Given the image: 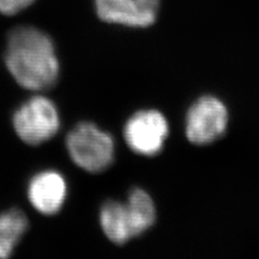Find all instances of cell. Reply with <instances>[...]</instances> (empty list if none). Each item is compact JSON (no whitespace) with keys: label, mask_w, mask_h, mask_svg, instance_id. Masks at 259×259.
<instances>
[{"label":"cell","mask_w":259,"mask_h":259,"mask_svg":"<svg viewBox=\"0 0 259 259\" xmlns=\"http://www.w3.org/2000/svg\"><path fill=\"white\" fill-rule=\"evenodd\" d=\"M5 62L16 82L29 91L49 90L60 76L52 39L36 27L20 26L9 32Z\"/></svg>","instance_id":"cell-1"},{"label":"cell","mask_w":259,"mask_h":259,"mask_svg":"<svg viewBox=\"0 0 259 259\" xmlns=\"http://www.w3.org/2000/svg\"><path fill=\"white\" fill-rule=\"evenodd\" d=\"M66 147L74 163L89 173L107 169L115 157L112 136L91 122L77 124L66 137Z\"/></svg>","instance_id":"cell-2"},{"label":"cell","mask_w":259,"mask_h":259,"mask_svg":"<svg viewBox=\"0 0 259 259\" xmlns=\"http://www.w3.org/2000/svg\"><path fill=\"white\" fill-rule=\"evenodd\" d=\"M12 123L24 143L37 146L53 139L59 132L61 120L55 104L46 96L36 95L14 112Z\"/></svg>","instance_id":"cell-3"},{"label":"cell","mask_w":259,"mask_h":259,"mask_svg":"<svg viewBox=\"0 0 259 259\" xmlns=\"http://www.w3.org/2000/svg\"><path fill=\"white\" fill-rule=\"evenodd\" d=\"M228 120V110L222 101L214 96H203L187 112L186 136L194 145L212 144L225 134Z\"/></svg>","instance_id":"cell-4"},{"label":"cell","mask_w":259,"mask_h":259,"mask_svg":"<svg viewBox=\"0 0 259 259\" xmlns=\"http://www.w3.org/2000/svg\"><path fill=\"white\" fill-rule=\"evenodd\" d=\"M124 141L137 155L153 157L163 149L168 135V123L158 110H141L124 125Z\"/></svg>","instance_id":"cell-5"},{"label":"cell","mask_w":259,"mask_h":259,"mask_svg":"<svg viewBox=\"0 0 259 259\" xmlns=\"http://www.w3.org/2000/svg\"><path fill=\"white\" fill-rule=\"evenodd\" d=\"M27 196L30 204L39 213L51 216L59 213L67 197V185L56 171H44L31 178Z\"/></svg>","instance_id":"cell-6"},{"label":"cell","mask_w":259,"mask_h":259,"mask_svg":"<svg viewBox=\"0 0 259 259\" xmlns=\"http://www.w3.org/2000/svg\"><path fill=\"white\" fill-rule=\"evenodd\" d=\"M99 18L126 27H148L157 20V11L136 0H94Z\"/></svg>","instance_id":"cell-7"},{"label":"cell","mask_w":259,"mask_h":259,"mask_svg":"<svg viewBox=\"0 0 259 259\" xmlns=\"http://www.w3.org/2000/svg\"><path fill=\"white\" fill-rule=\"evenodd\" d=\"M100 224L105 236L117 245L125 244L135 238L125 203L118 201L106 202L101 209Z\"/></svg>","instance_id":"cell-8"},{"label":"cell","mask_w":259,"mask_h":259,"mask_svg":"<svg viewBox=\"0 0 259 259\" xmlns=\"http://www.w3.org/2000/svg\"><path fill=\"white\" fill-rule=\"evenodd\" d=\"M27 217L20 209L0 214V259L9 258L27 231Z\"/></svg>","instance_id":"cell-9"},{"label":"cell","mask_w":259,"mask_h":259,"mask_svg":"<svg viewBox=\"0 0 259 259\" xmlns=\"http://www.w3.org/2000/svg\"><path fill=\"white\" fill-rule=\"evenodd\" d=\"M125 204L135 237L141 236L155 225L156 206L147 192L140 188L133 189Z\"/></svg>","instance_id":"cell-10"},{"label":"cell","mask_w":259,"mask_h":259,"mask_svg":"<svg viewBox=\"0 0 259 259\" xmlns=\"http://www.w3.org/2000/svg\"><path fill=\"white\" fill-rule=\"evenodd\" d=\"M35 0H0V13L14 15L28 8Z\"/></svg>","instance_id":"cell-11"},{"label":"cell","mask_w":259,"mask_h":259,"mask_svg":"<svg viewBox=\"0 0 259 259\" xmlns=\"http://www.w3.org/2000/svg\"><path fill=\"white\" fill-rule=\"evenodd\" d=\"M136 2H139L143 6L150 8V9L156 10V11L158 10L159 4H160V0H136Z\"/></svg>","instance_id":"cell-12"}]
</instances>
